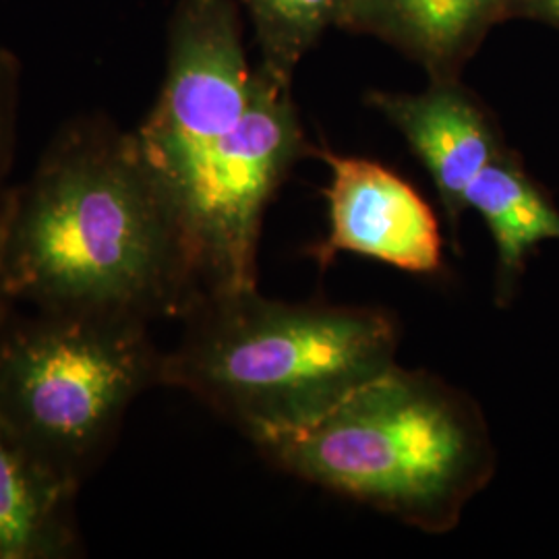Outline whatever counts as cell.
<instances>
[{
	"instance_id": "obj_11",
	"label": "cell",
	"mask_w": 559,
	"mask_h": 559,
	"mask_svg": "<svg viewBox=\"0 0 559 559\" xmlns=\"http://www.w3.org/2000/svg\"><path fill=\"white\" fill-rule=\"evenodd\" d=\"M378 4L402 34L443 57L479 25L498 0H378Z\"/></svg>"
},
{
	"instance_id": "obj_4",
	"label": "cell",
	"mask_w": 559,
	"mask_h": 559,
	"mask_svg": "<svg viewBox=\"0 0 559 559\" xmlns=\"http://www.w3.org/2000/svg\"><path fill=\"white\" fill-rule=\"evenodd\" d=\"M162 359L145 321L0 302V420L81 489L131 404L162 385Z\"/></svg>"
},
{
	"instance_id": "obj_5",
	"label": "cell",
	"mask_w": 559,
	"mask_h": 559,
	"mask_svg": "<svg viewBox=\"0 0 559 559\" xmlns=\"http://www.w3.org/2000/svg\"><path fill=\"white\" fill-rule=\"evenodd\" d=\"M299 147L284 81L272 71L255 73L242 119L203 154L173 200L200 261L205 295L255 286L263 210Z\"/></svg>"
},
{
	"instance_id": "obj_7",
	"label": "cell",
	"mask_w": 559,
	"mask_h": 559,
	"mask_svg": "<svg viewBox=\"0 0 559 559\" xmlns=\"http://www.w3.org/2000/svg\"><path fill=\"white\" fill-rule=\"evenodd\" d=\"M330 233L309 249L328 267L338 253H357L411 274L441 270L440 226L427 201L392 170L360 158L323 156Z\"/></svg>"
},
{
	"instance_id": "obj_13",
	"label": "cell",
	"mask_w": 559,
	"mask_h": 559,
	"mask_svg": "<svg viewBox=\"0 0 559 559\" xmlns=\"http://www.w3.org/2000/svg\"><path fill=\"white\" fill-rule=\"evenodd\" d=\"M17 106H20V64L11 52L0 50V224H2L9 191L13 187L9 185V173L15 158Z\"/></svg>"
},
{
	"instance_id": "obj_6",
	"label": "cell",
	"mask_w": 559,
	"mask_h": 559,
	"mask_svg": "<svg viewBox=\"0 0 559 559\" xmlns=\"http://www.w3.org/2000/svg\"><path fill=\"white\" fill-rule=\"evenodd\" d=\"M253 85L230 4L187 0L160 98L135 131L141 156L170 203L203 154L242 119Z\"/></svg>"
},
{
	"instance_id": "obj_3",
	"label": "cell",
	"mask_w": 559,
	"mask_h": 559,
	"mask_svg": "<svg viewBox=\"0 0 559 559\" xmlns=\"http://www.w3.org/2000/svg\"><path fill=\"white\" fill-rule=\"evenodd\" d=\"M253 445L280 471L431 535L450 533L496 473L479 406L396 365L316 423Z\"/></svg>"
},
{
	"instance_id": "obj_9",
	"label": "cell",
	"mask_w": 559,
	"mask_h": 559,
	"mask_svg": "<svg viewBox=\"0 0 559 559\" xmlns=\"http://www.w3.org/2000/svg\"><path fill=\"white\" fill-rule=\"evenodd\" d=\"M80 491L46 468L0 420V559L83 558Z\"/></svg>"
},
{
	"instance_id": "obj_1",
	"label": "cell",
	"mask_w": 559,
	"mask_h": 559,
	"mask_svg": "<svg viewBox=\"0 0 559 559\" xmlns=\"http://www.w3.org/2000/svg\"><path fill=\"white\" fill-rule=\"evenodd\" d=\"M205 297L177 210L135 133L106 117L64 124L13 185L0 224V302L182 320Z\"/></svg>"
},
{
	"instance_id": "obj_2",
	"label": "cell",
	"mask_w": 559,
	"mask_h": 559,
	"mask_svg": "<svg viewBox=\"0 0 559 559\" xmlns=\"http://www.w3.org/2000/svg\"><path fill=\"white\" fill-rule=\"evenodd\" d=\"M162 385L189 392L258 443L321 419L396 362L385 311L212 293L182 318Z\"/></svg>"
},
{
	"instance_id": "obj_14",
	"label": "cell",
	"mask_w": 559,
	"mask_h": 559,
	"mask_svg": "<svg viewBox=\"0 0 559 559\" xmlns=\"http://www.w3.org/2000/svg\"><path fill=\"white\" fill-rule=\"evenodd\" d=\"M540 4L559 17V0H540Z\"/></svg>"
},
{
	"instance_id": "obj_10",
	"label": "cell",
	"mask_w": 559,
	"mask_h": 559,
	"mask_svg": "<svg viewBox=\"0 0 559 559\" xmlns=\"http://www.w3.org/2000/svg\"><path fill=\"white\" fill-rule=\"evenodd\" d=\"M464 205L487 222L498 249V305H508L526 260L543 240H559V210L519 166L503 156L471 182Z\"/></svg>"
},
{
	"instance_id": "obj_8",
	"label": "cell",
	"mask_w": 559,
	"mask_h": 559,
	"mask_svg": "<svg viewBox=\"0 0 559 559\" xmlns=\"http://www.w3.org/2000/svg\"><path fill=\"white\" fill-rule=\"evenodd\" d=\"M388 115L436 180L448 221L459 224L464 195L480 170L500 156L479 106L450 87L420 96H380Z\"/></svg>"
},
{
	"instance_id": "obj_12",
	"label": "cell",
	"mask_w": 559,
	"mask_h": 559,
	"mask_svg": "<svg viewBox=\"0 0 559 559\" xmlns=\"http://www.w3.org/2000/svg\"><path fill=\"white\" fill-rule=\"evenodd\" d=\"M342 0H249L263 27L280 40L320 29L338 11Z\"/></svg>"
}]
</instances>
